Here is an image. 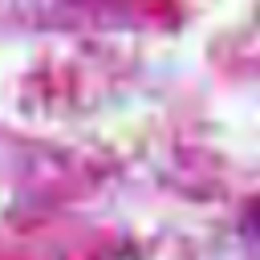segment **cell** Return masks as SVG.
<instances>
[]
</instances>
